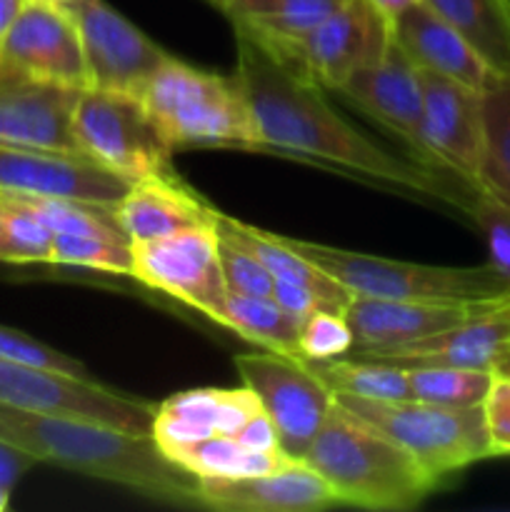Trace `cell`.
I'll list each match as a JSON object with an SVG mask.
<instances>
[{"instance_id": "cell-1", "label": "cell", "mask_w": 510, "mask_h": 512, "mask_svg": "<svg viewBox=\"0 0 510 512\" xmlns=\"http://www.w3.org/2000/svg\"><path fill=\"white\" fill-rule=\"evenodd\" d=\"M235 53V75L253 115L258 150L310 155L375 183L460 203L430 165L380 148L333 108L325 88L290 68L263 43L235 30Z\"/></svg>"}, {"instance_id": "cell-2", "label": "cell", "mask_w": 510, "mask_h": 512, "mask_svg": "<svg viewBox=\"0 0 510 512\" xmlns=\"http://www.w3.org/2000/svg\"><path fill=\"white\" fill-rule=\"evenodd\" d=\"M0 418L10 428V443L38 458V463L123 485L158 503L203 508L198 478L173 463L150 433L8 405H0Z\"/></svg>"}, {"instance_id": "cell-3", "label": "cell", "mask_w": 510, "mask_h": 512, "mask_svg": "<svg viewBox=\"0 0 510 512\" xmlns=\"http://www.w3.org/2000/svg\"><path fill=\"white\" fill-rule=\"evenodd\" d=\"M303 463L313 468L340 505L405 512L435 493L423 465L335 400Z\"/></svg>"}, {"instance_id": "cell-4", "label": "cell", "mask_w": 510, "mask_h": 512, "mask_svg": "<svg viewBox=\"0 0 510 512\" xmlns=\"http://www.w3.org/2000/svg\"><path fill=\"white\" fill-rule=\"evenodd\" d=\"M140 103L173 150H258L253 115L235 73H208L170 55L145 85Z\"/></svg>"}, {"instance_id": "cell-5", "label": "cell", "mask_w": 510, "mask_h": 512, "mask_svg": "<svg viewBox=\"0 0 510 512\" xmlns=\"http://www.w3.org/2000/svg\"><path fill=\"white\" fill-rule=\"evenodd\" d=\"M288 248L305 255L323 273L338 280L353 298L383 300H493L510 295V288L488 263L480 268L405 263L353 253L323 243H308L278 235Z\"/></svg>"}, {"instance_id": "cell-6", "label": "cell", "mask_w": 510, "mask_h": 512, "mask_svg": "<svg viewBox=\"0 0 510 512\" xmlns=\"http://www.w3.org/2000/svg\"><path fill=\"white\" fill-rule=\"evenodd\" d=\"M335 400L408 450L438 485L478 460L493 458L483 405L450 408L415 398L365 400L353 395H335Z\"/></svg>"}, {"instance_id": "cell-7", "label": "cell", "mask_w": 510, "mask_h": 512, "mask_svg": "<svg viewBox=\"0 0 510 512\" xmlns=\"http://www.w3.org/2000/svg\"><path fill=\"white\" fill-rule=\"evenodd\" d=\"M80 153L120 175L130 185L175 173L170 148L135 95L83 88L73 110Z\"/></svg>"}, {"instance_id": "cell-8", "label": "cell", "mask_w": 510, "mask_h": 512, "mask_svg": "<svg viewBox=\"0 0 510 512\" xmlns=\"http://www.w3.org/2000/svg\"><path fill=\"white\" fill-rule=\"evenodd\" d=\"M0 405L30 413L93 420L130 433H150L158 410V405L150 400L120 393L95 378L8 358H0Z\"/></svg>"}, {"instance_id": "cell-9", "label": "cell", "mask_w": 510, "mask_h": 512, "mask_svg": "<svg viewBox=\"0 0 510 512\" xmlns=\"http://www.w3.org/2000/svg\"><path fill=\"white\" fill-rule=\"evenodd\" d=\"M233 363L243 385L253 390L273 423L280 450L288 458L303 460L333 408L335 395L315 378L308 360L263 350L235 355Z\"/></svg>"}, {"instance_id": "cell-10", "label": "cell", "mask_w": 510, "mask_h": 512, "mask_svg": "<svg viewBox=\"0 0 510 512\" xmlns=\"http://www.w3.org/2000/svg\"><path fill=\"white\" fill-rule=\"evenodd\" d=\"M63 5L78 28L88 88L140 98L170 53L105 0H70Z\"/></svg>"}, {"instance_id": "cell-11", "label": "cell", "mask_w": 510, "mask_h": 512, "mask_svg": "<svg viewBox=\"0 0 510 512\" xmlns=\"http://www.w3.org/2000/svg\"><path fill=\"white\" fill-rule=\"evenodd\" d=\"M130 278L180 300L210 320L228 295L213 225H198L148 243H133Z\"/></svg>"}, {"instance_id": "cell-12", "label": "cell", "mask_w": 510, "mask_h": 512, "mask_svg": "<svg viewBox=\"0 0 510 512\" xmlns=\"http://www.w3.org/2000/svg\"><path fill=\"white\" fill-rule=\"evenodd\" d=\"M423 73V120H420V155L430 168H443L478 188L483 165L485 128L483 93L435 73Z\"/></svg>"}, {"instance_id": "cell-13", "label": "cell", "mask_w": 510, "mask_h": 512, "mask_svg": "<svg viewBox=\"0 0 510 512\" xmlns=\"http://www.w3.org/2000/svg\"><path fill=\"white\" fill-rule=\"evenodd\" d=\"M390 38L393 33L388 25L363 0H345L308 35L270 50L320 88L335 93L355 70L370 63Z\"/></svg>"}, {"instance_id": "cell-14", "label": "cell", "mask_w": 510, "mask_h": 512, "mask_svg": "<svg viewBox=\"0 0 510 512\" xmlns=\"http://www.w3.org/2000/svg\"><path fill=\"white\" fill-rule=\"evenodd\" d=\"M0 63L65 88H88L83 45L73 15L60 3L25 0L0 35Z\"/></svg>"}, {"instance_id": "cell-15", "label": "cell", "mask_w": 510, "mask_h": 512, "mask_svg": "<svg viewBox=\"0 0 510 512\" xmlns=\"http://www.w3.org/2000/svg\"><path fill=\"white\" fill-rule=\"evenodd\" d=\"M130 183L83 153L30 148L0 140V190L55 195L115 208Z\"/></svg>"}, {"instance_id": "cell-16", "label": "cell", "mask_w": 510, "mask_h": 512, "mask_svg": "<svg viewBox=\"0 0 510 512\" xmlns=\"http://www.w3.org/2000/svg\"><path fill=\"white\" fill-rule=\"evenodd\" d=\"M350 105L398 135L420 158V120H423V73L390 38L370 63L355 70L338 90Z\"/></svg>"}, {"instance_id": "cell-17", "label": "cell", "mask_w": 510, "mask_h": 512, "mask_svg": "<svg viewBox=\"0 0 510 512\" xmlns=\"http://www.w3.org/2000/svg\"><path fill=\"white\" fill-rule=\"evenodd\" d=\"M508 298V295H503ZM493 300H383V298H353L345 308V320L353 330V355L375 353V350L398 348L415 340L440 335L458 328L473 315L483 313Z\"/></svg>"}, {"instance_id": "cell-18", "label": "cell", "mask_w": 510, "mask_h": 512, "mask_svg": "<svg viewBox=\"0 0 510 512\" xmlns=\"http://www.w3.org/2000/svg\"><path fill=\"white\" fill-rule=\"evenodd\" d=\"M78 88L45 83L0 63V140L80 153L73 130Z\"/></svg>"}, {"instance_id": "cell-19", "label": "cell", "mask_w": 510, "mask_h": 512, "mask_svg": "<svg viewBox=\"0 0 510 512\" xmlns=\"http://www.w3.org/2000/svg\"><path fill=\"white\" fill-rule=\"evenodd\" d=\"M198 495L203 508L225 512H318L340 505L303 460L248 478H198Z\"/></svg>"}, {"instance_id": "cell-20", "label": "cell", "mask_w": 510, "mask_h": 512, "mask_svg": "<svg viewBox=\"0 0 510 512\" xmlns=\"http://www.w3.org/2000/svg\"><path fill=\"white\" fill-rule=\"evenodd\" d=\"M260 403L250 388H203L170 395L158 405L150 435L163 453L190 445L210 435L235 438L240 428L260 413Z\"/></svg>"}, {"instance_id": "cell-21", "label": "cell", "mask_w": 510, "mask_h": 512, "mask_svg": "<svg viewBox=\"0 0 510 512\" xmlns=\"http://www.w3.org/2000/svg\"><path fill=\"white\" fill-rule=\"evenodd\" d=\"M393 38L425 73L443 75V78L468 85L478 93L488 90L498 80V75L485 65V60L470 48L468 40L423 0L413 3L400 15L393 28Z\"/></svg>"}, {"instance_id": "cell-22", "label": "cell", "mask_w": 510, "mask_h": 512, "mask_svg": "<svg viewBox=\"0 0 510 512\" xmlns=\"http://www.w3.org/2000/svg\"><path fill=\"white\" fill-rule=\"evenodd\" d=\"M130 243H148L178 230L213 225V205L205 203L175 173L138 180L113 208Z\"/></svg>"}, {"instance_id": "cell-23", "label": "cell", "mask_w": 510, "mask_h": 512, "mask_svg": "<svg viewBox=\"0 0 510 512\" xmlns=\"http://www.w3.org/2000/svg\"><path fill=\"white\" fill-rule=\"evenodd\" d=\"M343 3L345 0H235L223 15L233 23V30L268 48H278L308 35Z\"/></svg>"}, {"instance_id": "cell-24", "label": "cell", "mask_w": 510, "mask_h": 512, "mask_svg": "<svg viewBox=\"0 0 510 512\" xmlns=\"http://www.w3.org/2000/svg\"><path fill=\"white\" fill-rule=\"evenodd\" d=\"M498 78H510V0H423Z\"/></svg>"}, {"instance_id": "cell-25", "label": "cell", "mask_w": 510, "mask_h": 512, "mask_svg": "<svg viewBox=\"0 0 510 512\" xmlns=\"http://www.w3.org/2000/svg\"><path fill=\"white\" fill-rule=\"evenodd\" d=\"M213 320L238 333L240 338L255 343L260 350H273V353L303 360V353H300V325L303 323L280 308L273 298L228 293Z\"/></svg>"}, {"instance_id": "cell-26", "label": "cell", "mask_w": 510, "mask_h": 512, "mask_svg": "<svg viewBox=\"0 0 510 512\" xmlns=\"http://www.w3.org/2000/svg\"><path fill=\"white\" fill-rule=\"evenodd\" d=\"M165 455L180 468L193 473L195 478H248V475L273 473L295 463L283 450L260 453V450L245 448L230 435H210L190 445H180Z\"/></svg>"}, {"instance_id": "cell-27", "label": "cell", "mask_w": 510, "mask_h": 512, "mask_svg": "<svg viewBox=\"0 0 510 512\" xmlns=\"http://www.w3.org/2000/svg\"><path fill=\"white\" fill-rule=\"evenodd\" d=\"M315 378L333 395H353L365 400H410V383L405 368L383 360L333 358L308 363Z\"/></svg>"}, {"instance_id": "cell-28", "label": "cell", "mask_w": 510, "mask_h": 512, "mask_svg": "<svg viewBox=\"0 0 510 512\" xmlns=\"http://www.w3.org/2000/svg\"><path fill=\"white\" fill-rule=\"evenodd\" d=\"M485 148L478 188L510 205V78L483 90Z\"/></svg>"}, {"instance_id": "cell-29", "label": "cell", "mask_w": 510, "mask_h": 512, "mask_svg": "<svg viewBox=\"0 0 510 512\" xmlns=\"http://www.w3.org/2000/svg\"><path fill=\"white\" fill-rule=\"evenodd\" d=\"M410 395L415 400L450 408H473L483 405L495 373L490 370L453 368V365H413L405 368Z\"/></svg>"}, {"instance_id": "cell-30", "label": "cell", "mask_w": 510, "mask_h": 512, "mask_svg": "<svg viewBox=\"0 0 510 512\" xmlns=\"http://www.w3.org/2000/svg\"><path fill=\"white\" fill-rule=\"evenodd\" d=\"M0 228H3V263H50L55 235L20 205L13 195L0 190Z\"/></svg>"}, {"instance_id": "cell-31", "label": "cell", "mask_w": 510, "mask_h": 512, "mask_svg": "<svg viewBox=\"0 0 510 512\" xmlns=\"http://www.w3.org/2000/svg\"><path fill=\"white\" fill-rule=\"evenodd\" d=\"M50 265L100 270L110 275H130L133 245L118 240L88 238V235H55Z\"/></svg>"}, {"instance_id": "cell-32", "label": "cell", "mask_w": 510, "mask_h": 512, "mask_svg": "<svg viewBox=\"0 0 510 512\" xmlns=\"http://www.w3.org/2000/svg\"><path fill=\"white\" fill-rule=\"evenodd\" d=\"M213 228L218 233V263L228 293L273 298V275L265 270V265L215 220Z\"/></svg>"}, {"instance_id": "cell-33", "label": "cell", "mask_w": 510, "mask_h": 512, "mask_svg": "<svg viewBox=\"0 0 510 512\" xmlns=\"http://www.w3.org/2000/svg\"><path fill=\"white\" fill-rule=\"evenodd\" d=\"M468 213L473 215L488 248V265L510 288V205L485 190H475Z\"/></svg>"}, {"instance_id": "cell-34", "label": "cell", "mask_w": 510, "mask_h": 512, "mask_svg": "<svg viewBox=\"0 0 510 512\" xmlns=\"http://www.w3.org/2000/svg\"><path fill=\"white\" fill-rule=\"evenodd\" d=\"M353 345V330L340 310H318L300 325V353L308 363L345 358Z\"/></svg>"}, {"instance_id": "cell-35", "label": "cell", "mask_w": 510, "mask_h": 512, "mask_svg": "<svg viewBox=\"0 0 510 512\" xmlns=\"http://www.w3.org/2000/svg\"><path fill=\"white\" fill-rule=\"evenodd\" d=\"M0 358L40 365V368L60 370V373L83 375V378H93L80 360L70 358V355L60 353V350L50 348V345L40 343V340L20 333V330L5 328V325H0Z\"/></svg>"}, {"instance_id": "cell-36", "label": "cell", "mask_w": 510, "mask_h": 512, "mask_svg": "<svg viewBox=\"0 0 510 512\" xmlns=\"http://www.w3.org/2000/svg\"><path fill=\"white\" fill-rule=\"evenodd\" d=\"M483 413L493 455H510V378L495 375L483 400Z\"/></svg>"}, {"instance_id": "cell-37", "label": "cell", "mask_w": 510, "mask_h": 512, "mask_svg": "<svg viewBox=\"0 0 510 512\" xmlns=\"http://www.w3.org/2000/svg\"><path fill=\"white\" fill-rule=\"evenodd\" d=\"M273 300L280 308L288 310L293 318H298L300 323L318 310H333L315 290H310L303 283H293V280H273Z\"/></svg>"}, {"instance_id": "cell-38", "label": "cell", "mask_w": 510, "mask_h": 512, "mask_svg": "<svg viewBox=\"0 0 510 512\" xmlns=\"http://www.w3.org/2000/svg\"><path fill=\"white\" fill-rule=\"evenodd\" d=\"M235 440L243 443L245 448L260 450V453H275V450H280L278 433H275L273 423H270V418L263 413V410L255 413L253 418H250L238 433H235Z\"/></svg>"}, {"instance_id": "cell-39", "label": "cell", "mask_w": 510, "mask_h": 512, "mask_svg": "<svg viewBox=\"0 0 510 512\" xmlns=\"http://www.w3.org/2000/svg\"><path fill=\"white\" fill-rule=\"evenodd\" d=\"M33 465H38V458H33V455L25 453L18 445L8 443V440H0V485L8 493Z\"/></svg>"}, {"instance_id": "cell-40", "label": "cell", "mask_w": 510, "mask_h": 512, "mask_svg": "<svg viewBox=\"0 0 510 512\" xmlns=\"http://www.w3.org/2000/svg\"><path fill=\"white\" fill-rule=\"evenodd\" d=\"M363 3L368 5V8L373 10V13L378 15L385 25H388L390 33H393V28H395V23H398L400 15H403L410 5L418 3V0H363Z\"/></svg>"}, {"instance_id": "cell-41", "label": "cell", "mask_w": 510, "mask_h": 512, "mask_svg": "<svg viewBox=\"0 0 510 512\" xmlns=\"http://www.w3.org/2000/svg\"><path fill=\"white\" fill-rule=\"evenodd\" d=\"M23 3L25 0H0V35L8 30V25L13 23L15 15L20 13Z\"/></svg>"}, {"instance_id": "cell-42", "label": "cell", "mask_w": 510, "mask_h": 512, "mask_svg": "<svg viewBox=\"0 0 510 512\" xmlns=\"http://www.w3.org/2000/svg\"><path fill=\"white\" fill-rule=\"evenodd\" d=\"M205 3H210V5H213V8H218L220 13H225V10H228L230 5L235 3V0H205Z\"/></svg>"}, {"instance_id": "cell-43", "label": "cell", "mask_w": 510, "mask_h": 512, "mask_svg": "<svg viewBox=\"0 0 510 512\" xmlns=\"http://www.w3.org/2000/svg\"><path fill=\"white\" fill-rule=\"evenodd\" d=\"M8 498H10V493L3 488V485H0V512L8 508Z\"/></svg>"}, {"instance_id": "cell-44", "label": "cell", "mask_w": 510, "mask_h": 512, "mask_svg": "<svg viewBox=\"0 0 510 512\" xmlns=\"http://www.w3.org/2000/svg\"><path fill=\"white\" fill-rule=\"evenodd\" d=\"M0 440H8L10 443V428L3 423V418H0Z\"/></svg>"}, {"instance_id": "cell-45", "label": "cell", "mask_w": 510, "mask_h": 512, "mask_svg": "<svg viewBox=\"0 0 510 512\" xmlns=\"http://www.w3.org/2000/svg\"><path fill=\"white\" fill-rule=\"evenodd\" d=\"M495 375H503V378H510V360H508V363H505L503 368H500Z\"/></svg>"}, {"instance_id": "cell-46", "label": "cell", "mask_w": 510, "mask_h": 512, "mask_svg": "<svg viewBox=\"0 0 510 512\" xmlns=\"http://www.w3.org/2000/svg\"><path fill=\"white\" fill-rule=\"evenodd\" d=\"M48 3H60V5H63V3H70V0H48Z\"/></svg>"}]
</instances>
